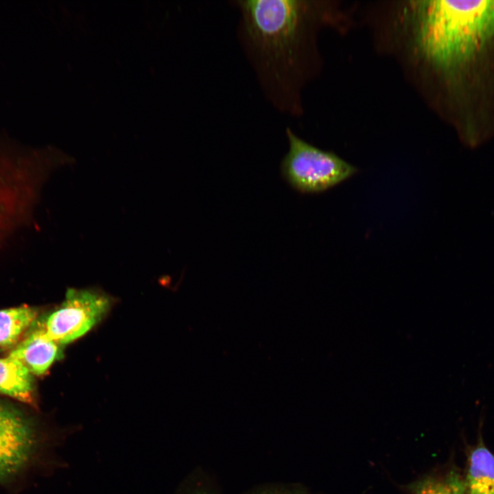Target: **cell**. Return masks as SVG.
<instances>
[{
  "mask_svg": "<svg viewBox=\"0 0 494 494\" xmlns=\"http://www.w3.org/2000/svg\"><path fill=\"white\" fill-rule=\"evenodd\" d=\"M35 445L32 424L20 412L0 401V447L32 451Z\"/></svg>",
  "mask_w": 494,
  "mask_h": 494,
  "instance_id": "cell-7",
  "label": "cell"
},
{
  "mask_svg": "<svg viewBox=\"0 0 494 494\" xmlns=\"http://www.w3.org/2000/svg\"><path fill=\"white\" fill-rule=\"evenodd\" d=\"M37 312L23 305L0 310V347H14L34 323Z\"/></svg>",
  "mask_w": 494,
  "mask_h": 494,
  "instance_id": "cell-9",
  "label": "cell"
},
{
  "mask_svg": "<svg viewBox=\"0 0 494 494\" xmlns=\"http://www.w3.org/2000/svg\"><path fill=\"white\" fill-rule=\"evenodd\" d=\"M32 451L0 447V481L19 472L29 460Z\"/></svg>",
  "mask_w": 494,
  "mask_h": 494,
  "instance_id": "cell-11",
  "label": "cell"
},
{
  "mask_svg": "<svg viewBox=\"0 0 494 494\" xmlns=\"http://www.w3.org/2000/svg\"><path fill=\"white\" fill-rule=\"evenodd\" d=\"M494 37V1H428L419 6L416 40L433 64L468 62Z\"/></svg>",
  "mask_w": 494,
  "mask_h": 494,
  "instance_id": "cell-2",
  "label": "cell"
},
{
  "mask_svg": "<svg viewBox=\"0 0 494 494\" xmlns=\"http://www.w3.org/2000/svg\"><path fill=\"white\" fill-rule=\"evenodd\" d=\"M410 494H464L462 476L451 469L444 476H427L406 486Z\"/></svg>",
  "mask_w": 494,
  "mask_h": 494,
  "instance_id": "cell-10",
  "label": "cell"
},
{
  "mask_svg": "<svg viewBox=\"0 0 494 494\" xmlns=\"http://www.w3.org/2000/svg\"><path fill=\"white\" fill-rule=\"evenodd\" d=\"M239 39L259 85L281 112H297L301 47L307 3L239 0Z\"/></svg>",
  "mask_w": 494,
  "mask_h": 494,
  "instance_id": "cell-1",
  "label": "cell"
},
{
  "mask_svg": "<svg viewBox=\"0 0 494 494\" xmlns=\"http://www.w3.org/2000/svg\"><path fill=\"white\" fill-rule=\"evenodd\" d=\"M0 393L23 403L34 402L32 375L10 355L0 357Z\"/></svg>",
  "mask_w": 494,
  "mask_h": 494,
  "instance_id": "cell-8",
  "label": "cell"
},
{
  "mask_svg": "<svg viewBox=\"0 0 494 494\" xmlns=\"http://www.w3.org/2000/svg\"><path fill=\"white\" fill-rule=\"evenodd\" d=\"M194 494H206V493H194Z\"/></svg>",
  "mask_w": 494,
  "mask_h": 494,
  "instance_id": "cell-13",
  "label": "cell"
},
{
  "mask_svg": "<svg viewBox=\"0 0 494 494\" xmlns=\"http://www.w3.org/2000/svg\"><path fill=\"white\" fill-rule=\"evenodd\" d=\"M464 494H494V454L480 438L467 454Z\"/></svg>",
  "mask_w": 494,
  "mask_h": 494,
  "instance_id": "cell-6",
  "label": "cell"
},
{
  "mask_svg": "<svg viewBox=\"0 0 494 494\" xmlns=\"http://www.w3.org/2000/svg\"><path fill=\"white\" fill-rule=\"evenodd\" d=\"M258 494H305V493H301V492H294V493H274V492H263V493H260Z\"/></svg>",
  "mask_w": 494,
  "mask_h": 494,
  "instance_id": "cell-12",
  "label": "cell"
},
{
  "mask_svg": "<svg viewBox=\"0 0 494 494\" xmlns=\"http://www.w3.org/2000/svg\"><path fill=\"white\" fill-rule=\"evenodd\" d=\"M59 345L39 325L24 336L8 355L20 362L32 375H40L60 357Z\"/></svg>",
  "mask_w": 494,
  "mask_h": 494,
  "instance_id": "cell-5",
  "label": "cell"
},
{
  "mask_svg": "<svg viewBox=\"0 0 494 494\" xmlns=\"http://www.w3.org/2000/svg\"><path fill=\"white\" fill-rule=\"evenodd\" d=\"M109 307L108 297L97 291L71 288L60 307L40 325L56 343L67 344L90 330L104 317Z\"/></svg>",
  "mask_w": 494,
  "mask_h": 494,
  "instance_id": "cell-4",
  "label": "cell"
},
{
  "mask_svg": "<svg viewBox=\"0 0 494 494\" xmlns=\"http://www.w3.org/2000/svg\"><path fill=\"white\" fill-rule=\"evenodd\" d=\"M289 151L281 169L296 189L305 193L325 191L352 176L357 169L332 152L323 151L286 129Z\"/></svg>",
  "mask_w": 494,
  "mask_h": 494,
  "instance_id": "cell-3",
  "label": "cell"
}]
</instances>
